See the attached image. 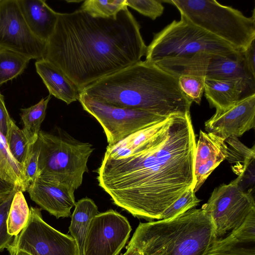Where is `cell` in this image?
I'll use <instances>...</instances> for the list:
<instances>
[{
  "label": "cell",
  "instance_id": "9c48e42d",
  "mask_svg": "<svg viewBox=\"0 0 255 255\" xmlns=\"http://www.w3.org/2000/svg\"><path fill=\"white\" fill-rule=\"evenodd\" d=\"M78 100L84 110L101 124L109 145L167 118L148 111L110 106L82 92L79 93Z\"/></svg>",
  "mask_w": 255,
  "mask_h": 255
},
{
  "label": "cell",
  "instance_id": "7402d4cb",
  "mask_svg": "<svg viewBox=\"0 0 255 255\" xmlns=\"http://www.w3.org/2000/svg\"><path fill=\"white\" fill-rule=\"evenodd\" d=\"M0 181L22 192L27 190L24 168L13 158L5 137L0 133Z\"/></svg>",
  "mask_w": 255,
  "mask_h": 255
},
{
  "label": "cell",
  "instance_id": "836d02e7",
  "mask_svg": "<svg viewBox=\"0 0 255 255\" xmlns=\"http://www.w3.org/2000/svg\"><path fill=\"white\" fill-rule=\"evenodd\" d=\"M230 233L240 242H255V211L249 214L238 228Z\"/></svg>",
  "mask_w": 255,
  "mask_h": 255
},
{
  "label": "cell",
  "instance_id": "8d00e7d4",
  "mask_svg": "<svg viewBox=\"0 0 255 255\" xmlns=\"http://www.w3.org/2000/svg\"><path fill=\"white\" fill-rule=\"evenodd\" d=\"M15 190L19 191L17 189L12 188L0 181V204Z\"/></svg>",
  "mask_w": 255,
  "mask_h": 255
},
{
  "label": "cell",
  "instance_id": "ba28073f",
  "mask_svg": "<svg viewBox=\"0 0 255 255\" xmlns=\"http://www.w3.org/2000/svg\"><path fill=\"white\" fill-rule=\"evenodd\" d=\"M154 64L176 78L190 75L213 79H242L255 86V77L247 67L244 52L228 55L199 52L164 59Z\"/></svg>",
  "mask_w": 255,
  "mask_h": 255
},
{
  "label": "cell",
  "instance_id": "484cf974",
  "mask_svg": "<svg viewBox=\"0 0 255 255\" xmlns=\"http://www.w3.org/2000/svg\"><path fill=\"white\" fill-rule=\"evenodd\" d=\"M204 255H255V242H240L230 232L218 238Z\"/></svg>",
  "mask_w": 255,
  "mask_h": 255
},
{
  "label": "cell",
  "instance_id": "277c9868",
  "mask_svg": "<svg viewBox=\"0 0 255 255\" xmlns=\"http://www.w3.org/2000/svg\"><path fill=\"white\" fill-rule=\"evenodd\" d=\"M217 239L210 215L194 208L172 219L140 223L128 245L142 255H204Z\"/></svg>",
  "mask_w": 255,
  "mask_h": 255
},
{
  "label": "cell",
  "instance_id": "44dd1931",
  "mask_svg": "<svg viewBox=\"0 0 255 255\" xmlns=\"http://www.w3.org/2000/svg\"><path fill=\"white\" fill-rule=\"evenodd\" d=\"M98 214V207L91 199L86 197L76 202L69 230L77 243L80 255H83L84 240L90 223Z\"/></svg>",
  "mask_w": 255,
  "mask_h": 255
},
{
  "label": "cell",
  "instance_id": "d4e9b609",
  "mask_svg": "<svg viewBox=\"0 0 255 255\" xmlns=\"http://www.w3.org/2000/svg\"><path fill=\"white\" fill-rule=\"evenodd\" d=\"M29 208L23 192L17 191L12 199L7 219L8 233L17 236L26 226L29 217Z\"/></svg>",
  "mask_w": 255,
  "mask_h": 255
},
{
  "label": "cell",
  "instance_id": "ac0fdd59",
  "mask_svg": "<svg viewBox=\"0 0 255 255\" xmlns=\"http://www.w3.org/2000/svg\"><path fill=\"white\" fill-rule=\"evenodd\" d=\"M21 11L32 32L47 42L52 34L59 12L43 0H17Z\"/></svg>",
  "mask_w": 255,
  "mask_h": 255
},
{
  "label": "cell",
  "instance_id": "5b68a950",
  "mask_svg": "<svg viewBox=\"0 0 255 255\" xmlns=\"http://www.w3.org/2000/svg\"><path fill=\"white\" fill-rule=\"evenodd\" d=\"M176 7L181 17L244 52L255 40V12L247 17L240 11L215 0L165 1Z\"/></svg>",
  "mask_w": 255,
  "mask_h": 255
},
{
  "label": "cell",
  "instance_id": "9a60e30c",
  "mask_svg": "<svg viewBox=\"0 0 255 255\" xmlns=\"http://www.w3.org/2000/svg\"><path fill=\"white\" fill-rule=\"evenodd\" d=\"M26 191L33 201L56 218L71 216L75 190L69 186L39 176Z\"/></svg>",
  "mask_w": 255,
  "mask_h": 255
},
{
  "label": "cell",
  "instance_id": "ffe728a7",
  "mask_svg": "<svg viewBox=\"0 0 255 255\" xmlns=\"http://www.w3.org/2000/svg\"><path fill=\"white\" fill-rule=\"evenodd\" d=\"M228 149L227 160L231 163L233 171L239 180L246 185L255 183V149L244 144L238 137H230L226 139Z\"/></svg>",
  "mask_w": 255,
  "mask_h": 255
},
{
  "label": "cell",
  "instance_id": "2e32d148",
  "mask_svg": "<svg viewBox=\"0 0 255 255\" xmlns=\"http://www.w3.org/2000/svg\"><path fill=\"white\" fill-rule=\"evenodd\" d=\"M228 156V149L225 139L211 132L200 130L195 153V193L212 171Z\"/></svg>",
  "mask_w": 255,
  "mask_h": 255
},
{
  "label": "cell",
  "instance_id": "f546056e",
  "mask_svg": "<svg viewBox=\"0 0 255 255\" xmlns=\"http://www.w3.org/2000/svg\"><path fill=\"white\" fill-rule=\"evenodd\" d=\"M177 78L179 86L187 98L200 105L204 90V78L183 75Z\"/></svg>",
  "mask_w": 255,
  "mask_h": 255
},
{
  "label": "cell",
  "instance_id": "603a6c76",
  "mask_svg": "<svg viewBox=\"0 0 255 255\" xmlns=\"http://www.w3.org/2000/svg\"><path fill=\"white\" fill-rule=\"evenodd\" d=\"M51 99L49 94L42 98L38 103L29 108L21 109V119L23 124V130L30 144L37 141L40 127L46 116V111Z\"/></svg>",
  "mask_w": 255,
  "mask_h": 255
},
{
  "label": "cell",
  "instance_id": "4316f807",
  "mask_svg": "<svg viewBox=\"0 0 255 255\" xmlns=\"http://www.w3.org/2000/svg\"><path fill=\"white\" fill-rule=\"evenodd\" d=\"M8 150L13 158L24 168L32 145L30 144L22 129L13 121L5 137Z\"/></svg>",
  "mask_w": 255,
  "mask_h": 255
},
{
  "label": "cell",
  "instance_id": "cb8c5ba5",
  "mask_svg": "<svg viewBox=\"0 0 255 255\" xmlns=\"http://www.w3.org/2000/svg\"><path fill=\"white\" fill-rule=\"evenodd\" d=\"M30 60L18 53L0 48V85L21 74Z\"/></svg>",
  "mask_w": 255,
  "mask_h": 255
},
{
  "label": "cell",
  "instance_id": "d6986e66",
  "mask_svg": "<svg viewBox=\"0 0 255 255\" xmlns=\"http://www.w3.org/2000/svg\"><path fill=\"white\" fill-rule=\"evenodd\" d=\"M35 65L50 95L67 105L78 100L79 90L60 69L43 58L37 60Z\"/></svg>",
  "mask_w": 255,
  "mask_h": 255
},
{
  "label": "cell",
  "instance_id": "5bb4252c",
  "mask_svg": "<svg viewBox=\"0 0 255 255\" xmlns=\"http://www.w3.org/2000/svg\"><path fill=\"white\" fill-rule=\"evenodd\" d=\"M255 94L244 99L227 110L215 113L205 123L207 132L226 139L239 137L255 128Z\"/></svg>",
  "mask_w": 255,
  "mask_h": 255
},
{
  "label": "cell",
  "instance_id": "f1b7e54d",
  "mask_svg": "<svg viewBox=\"0 0 255 255\" xmlns=\"http://www.w3.org/2000/svg\"><path fill=\"white\" fill-rule=\"evenodd\" d=\"M200 202L193 189L190 188L163 213L161 220H166L175 218L195 208Z\"/></svg>",
  "mask_w": 255,
  "mask_h": 255
},
{
  "label": "cell",
  "instance_id": "52a82bcc",
  "mask_svg": "<svg viewBox=\"0 0 255 255\" xmlns=\"http://www.w3.org/2000/svg\"><path fill=\"white\" fill-rule=\"evenodd\" d=\"M238 52L231 46L181 17L154 34L147 46L145 61L155 63L199 52L228 55Z\"/></svg>",
  "mask_w": 255,
  "mask_h": 255
},
{
  "label": "cell",
  "instance_id": "4dcf8cb0",
  "mask_svg": "<svg viewBox=\"0 0 255 255\" xmlns=\"http://www.w3.org/2000/svg\"><path fill=\"white\" fill-rule=\"evenodd\" d=\"M14 190L0 204V252L8 249L11 245L14 237L8 233L7 219L10 207L16 192Z\"/></svg>",
  "mask_w": 255,
  "mask_h": 255
},
{
  "label": "cell",
  "instance_id": "4fadbf2b",
  "mask_svg": "<svg viewBox=\"0 0 255 255\" xmlns=\"http://www.w3.org/2000/svg\"><path fill=\"white\" fill-rule=\"evenodd\" d=\"M131 231L127 219L117 211L110 209L98 214L90 223L83 255H118Z\"/></svg>",
  "mask_w": 255,
  "mask_h": 255
},
{
  "label": "cell",
  "instance_id": "8fae6325",
  "mask_svg": "<svg viewBox=\"0 0 255 255\" xmlns=\"http://www.w3.org/2000/svg\"><path fill=\"white\" fill-rule=\"evenodd\" d=\"M201 209L212 218L219 238L238 228L255 212V202L252 193L243 191L232 181L216 187Z\"/></svg>",
  "mask_w": 255,
  "mask_h": 255
},
{
  "label": "cell",
  "instance_id": "3957f363",
  "mask_svg": "<svg viewBox=\"0 0 255 255\" xmlns=\"http://www.w3.org/2000/svg\"><path fill=\"white\" fill-rule=\"evenodd\" d=\"M82 92L104 104L168 117L190 113L192 101L178 78L154 64L139 61L87 86Z\"/></svg>",
  "mask_w": 255,
  "mask_h": 255
},
{
  "label": "cell",
  "instance_id": "30bf717a",
  "mask_svg": "<svg viewBox=\"0 0 255 255\" xmlns=\"http://www.w3.org/2000/svg\"><path fill=\"white\" fill-rule=\"evenodd\" d=\"M7 250L30 255H80L74 239L49 225L43 220L41 209L33 207L26 226L14 237Z\"/></svg>",
  "mask_w": 255,
  "mask_h": 255
},
{
  "label": "cell",
  "instance_id": "e0dca14e",
  "mask_svg": "<svg viewBox=\"0 0 255 255\" xmlns=\"http://www.w3.org/2000/svg\"><path fill=\"white\" fill-rule=\"evenodd\" d=\"M205 97L215 113L227 110L241 100L255 94V86L242 79L204 78Z\"/></svg>",
  "mask_w": 255,
  "mask_h": 255
},
{
  "label": "cell",
  "instance_id": "7c38bea8",
  "mask_svg": "<svg viewBox=\"0 0 255 255\" xmlns=\"http://www.w3.org/2000/svg\"><path fill=\"white\" fill-rule=\"evenodd\" d=\"M46 44L29 29L17 0H0V48L37 60L43 58Z\"/></svg>",
  "mask_w": 255,
  "mask_h": 255
},
{
  "label": "cell",
  "instance_id": "74e56055",
  "mask_svg": "<svg viewBox=\"0 0 255 255\" xmlns=\"http://www.w3.org/2000/svg\"><path fill=\"white\" fill-rule=\"evenodd\" d=\"M123 255H142V253L135 247L128 245L127 251Z\"/></svg>",
  "mask_w": 255,
  "mask_h": 255
},
{
  "label": "cell",
  "instance_id": "83f0119b",
  "mask_svg": "<svg viewBox=\"0 0 255 255\" xmlns=\"http://www.w3.org/2000/svg\"><path fill=\"white\" fill-rule=\"evenodd\" d=\"M128 7L126 0H86L80 9L93 17L109 18L115 16L122 9Z\"/></svg>",
  "mask_w": 255,
  "mask_h": 255
},
{
  "label": "cell",
  "instance_id": "f35d334b",
  "mask_svg": "<svg viewBox=\"0 0 255 255\" xmlns=\"http://www.w3.org/2000/svg\"><path fill=\"white\" fill-rule=\"evenodd\" d=\"M10 255H30V254L22 251H15L9 253Z\"/></svg>",
  "mask_w": 255,
  "mask_h": 255
},
{
  "label": "cell",
  "instance_id": "d6a6232c",
  "mask_svg": "<svg viewBox=\"0 0 255 255\" xmlns=\"http://www.w3.org/2000/svg\"><path fill=\"white\" fill-rule=\"evenodd\" d=\"M39 155V146L36 141L31 146L29 154L24 165V179L26 189L40 175L38 164Z\"/></svg>",
  "mask_w": 255,
  "mask_h": 255
},
{
  "label": "cell",
  "instance_id": "1f68e13d",
  "mask_svg": "<svg viewBox=\"0 0 255 255\" xmlns=\"http://www.w3.org/2000/svg\"><path fill=\"white\" fill-rule=\"evenodd\" d=\"M127 6L136 10L139 13L155 20L162 15L164 6L160 0H126Z\"/></svg>",
  "mask_w": 255,
  "mask_h": 255
},
{
  "label": "cell",
  "instance_id": "7a4b0ae2",
  "mask_svg": "<svg viewBox=\"0 0 255 255\" xmlns=\"http://www.w3.org/2000/svg\"><path fill=\"white\" fill-rule=\"evenodd\" d=\"M146 46L140 26L128 7L112 17L81 9L59 13L43 59L60 69L80 91L139 61Z\"/></svg>",
  "mask_w": 255,
  "mask_h": 255
},
{
  "label": "cell",
  "instance_id": "e575fe53",
  "mask_svg": "<svg viewBox=\"0 0 255 255\" xmlns=\"http://www.w3.org/2000/svg\"><path fill=\"white\" fill-rule=\"evenodd\" d=\"M12 121L5 107L3 96L0 92V133L5 138Z\"/></svg>",
  "mask_w": 255,
  "mask_h": 255
},
{
  "label": "cell",
  "instance_id": "8992f818",
  "mask_svg": "<svg viewBox=\"0 0 255 255\" xmlns=\"http://www.w3.org/2000/svg\"><path fill=\"white\" fill-rule=\"evenodd\" d=\"M37 141L39 177L77 189L82 184L84 173L88 171L87 162L94 150L93 145L61 130L56 134L40 130Z\"/></svg>",
  "mask_w": 255,
  "mask_h": 255
},
{
  "label": "cell",
  "instance_id": "6da1fadb",
  "mask_svg": "<svg viewBox=\"0 0 255 255\" xmlns=\"http://www.w3.org/2000/svg\"><path fill=\"white\" fill-rule=\"evenodd\" d=\"M196 137L190 113L174 114L108 145L97 170L113 203L149 222L195 184Z\"/></svg>",
  "mask_w": 255,
  "mask_h": 255
},
{
  "label": "cell",
  "instance_id": "d590c367",
  "mask_svg": "<svg viewBox=\"0 0 255 255\" xmlns=\"http://www.w3.org/2000/svg\"><path fill=\"white\" fill-rule=\"evenodd\" d=\"M255 40L249 46L244 52L245 62L247 67L253 75L255 77Z\"/></svg>",
  "mask_w": 255,
  "mask_h": 255
}]
</instances>
